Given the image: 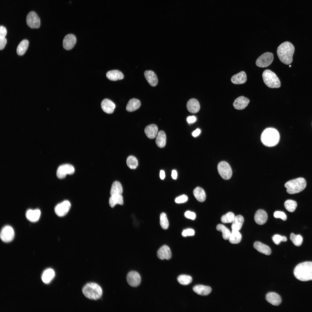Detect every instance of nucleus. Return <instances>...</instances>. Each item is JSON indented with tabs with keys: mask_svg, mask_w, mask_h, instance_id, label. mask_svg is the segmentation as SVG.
Here are the masks:
<instances>
[{
	"mask_svg": "<svg viewBox=\"0 0 312 312\" xmlns=\"http://www.w3.org/2000/svg\"><path fill=\"white\" fill-rule=\"evenodd\" d=\"M294 47L290 42H285L278 47L277 54L280 60L287 65L291 64L292 62Z\"/></svg>",
	"mask_w": 312,
	"mask_h": 312,
	"instance_id": "nucleus-1",
	"label": "nucleus"
},
{
	"mask_svg": "<svg viewBox=\"0 0 312 312\" xmlns=\"http://www.w3.org/2000/svg\"><path fill=\"white\" fill-rule=\"evenodd\" d=\"M295 277L302 281L312 280V262L300 263L295 268L294 272Z\"/></svg>",
	"mask_w": 312,
	"mask_h": 312,
	"instance_id": "nucleus-2",
	"label": "nucleus"
},
{
	"mask_svg": "<svg viewBox=\"0 0 312 312\" xmlns=\"http://www.w3.org/2000/svg\"><path fill=\"white\" fill-rule=\"evenodd\" d=\"M280 134L278 131L273 128L266 129L262 132L261 141L265 146L272 147L276 145L280 140Z\"/></svg>",
	"mask_w": 312,
	"mask_h": 312,
	"instance_id": "nucleus-3",
	"label": "nucleus"
},
{
	"mask_svg": "<svg viewBox=\"0 0 312 312\" xmlns=\"http://www.w3.org/2000/svg\"><path fill=\"white\" fill-rule=\"evenodd\" d=\"M82 292L87 298L92 300H96L102 296L103 291L101 287L95 283H89L83 287Z\"/></svg>",
	"mask_w": 312,
	"mask_h": 312,
	"instance_id": "nucleus-4",
	"label": "nucleus"
},
{
	"mask_svg": "<svg viewBox=\"0 0 312 312\" xmlns=\"http://www.w3.org/2000/svg\"><path fill=\"white\" fill-rule=\"evenodd\" d=\"M307 182L303 178L299 177L288 181L285 184L287 192L290 194L299 193L306 187Z\"/></svg>",
	"mask_w": 312,
	"mask_h": 312,
	"instance_id": "nucleus-5",
	"label": "nucleus"
},
{
	"mask_svg": "<svg viewBox=\"0 0 312 312\" xmlns=\"http://www.w3.org/2000/svg\"><path fill=\"white\" fill-rule=\"evenodd\" d=\"M262 77L265 84L271 88H278L281 86L280 81L276 75L271 70L267 69L263 72Z\"/></svg>",
	"mask_w": 312,
	"mask_h": 312,
	"instance_id": "nucleus-6",
	"label": "nucleus"
},
{
	"mask_svg": "<svg viewBox=\"0 0 312 312\" xmlns=\"http://www.w3.org/2000/svg\"><path fill=\"white\" fill-rule=\"evenodd\" d=\"M218 173L224 179L228 180L231 177L232 171L231 167L226 162L222 161L220 162L218 166Z\"/></svg>",
	"mask_w": 312,
	"mask_h": 312,
	"instance_id": "nucleus-7",
	"label": "nucleus"
},
{
	"mask_svg": "<svg viewBox=\"0 0 312 312\" xmlns=\"http://www.w3.org/2000/svg\"><path fill=\"white\" fill-rule=\"evenodd\" d=\"M273 58V55L272 53L269 52L265 53L257 59L256 62V65L260 67H267L272 63Z\"/></svg>",
	"mask_w": 312,
	"mask_h": 312,
	"instance_id": "nucleus-8",
	"label": "nucleus"
},
{
	"mask_svg": "<svg viewBox=\"0 0 312 312\" xmlns=\"http://www.w3.org/2000/svg\"><path fill=\"white\" fill-rule=\"evenodd\" d=\"M14 236V230L12 226L6 225L1 229L0 232V238L4 242H9L13 239Z\"/></svg>",
	"mask_w": 312,
	"mask_h": 312,
	"instance_id": "nucleus-9",
	"label": "nucleus"
},
{
	"mask_svg": "<svg viewBox=\"0 0 312 312\" xmlns=\"http://www.w3.org/2000/svg\"><path fill=\"white\" fill-rule=\"evenodd\" d=\"M75 172L73 166L70 164H66L60 166L56 172L57 177L60 179L64 178L67 174H72Z\"/></svg>",
	"mask_w": 312,
	"mask_h": 312,
	"instance_id": "nucleus-10",
	"label": "nucleus"
},
{
	"mask_svg": "<svg viewBox=\"0 0 312 312\" xmlns=\"http://www.w3.org/2000/svg\"><path fill=\"white\" fill-rule=\"evenodd\" d=\"M71 207L70 202L64 200L58 204L55 207L54 211L56 214L59 216L62 217L65 215L68 212Z\"/></svg>",
	"mask_w": 312,
	"mask_h": 312,
	"instance_id": "nucleus-11",
	"label": "nucleus"
},
{
	"mask_svg": "<svg viewBox=\"0 0 312 312\" xmlns=\"http://www.w3.org/2000/svg\"><path fill=\"white\" fill-rule=\"evenodd\" d=\"M27 25L32 28H38L40 26V20L37 14L34 11L29 12L26 18Z\"/></svg>",
	"mask_w": 312,
	"mask_h": 312,
	"instance_id": "nucleus-12",
	"label": "nucleus"
},
{
	"mask_svg": "<svg viewBox=\"0 0 312 312\" xmlns=\"http://www.w3.org/2000/svg\"><path fill=\"white\" fill-rule=\"evenodd\" d=\"M127 281L130 286L136 287L140 284L141 278L140 274L137 272L131 271L127 275Z\"/></svg>",
	"mask_w": 312,
	"mask_h": 312,
	"instance_id": "nucleus-13",
	"label": "nucleus"
},
{
	"mask_svg": "<svg viewBox=\"0 0 312 312\" xmlns=\"http://www.w3.org/2000/svg\"><path fill=\"white\" fill-rule=\"evenodd\" d=\"M75 36L72 34H68L65 36L63 41L64 48L66 50L72 49L75 46L76 42Z\"/></svg>",
	"mask_w": 312,
	"mask_h": 312,
	"instance_id": "nucleus-14",
	"label": "nucleus"
},
{
	"mask_svg": "<svg viewBox=\"0 0 312 312\" xmlns=\"http://www.w3.org/2000/svg\"><path fill=\"white\" fill-rule=\"evenodd\" d=\"M101 107L102 110L105 113L110 114L112 113L116 107L115 103L111 100L106 99H103L101 103Z\"/></svg>",
	"mask_w": 312,
	"mask_h": 312,
	"instance_id": "nucleus-15",
	"label": "nucleus"
},
{
	"mask_svg": "<svg viewBox=\"0 0 312 312\" xmlns=\"http://www.w3.org/2000/svg\"><path fill=\"white\" fill-rule=\"evenodd\" d=\"M157 255L158 257L161 260L169 259L172 256L170 248L167 245L163 246L158 250Z\"/></svg>",
	"mask_w": 312,
	"mask_h": 312,
	"instance_id": "nucleus-16",
	"label": "nucleus"
},
{
	"mask_svg": "<svg viewBox=\"0 0 312 312\" xmlns=\"http://www.w3.org/2000/svg\"><path fill=\"white\" fill-rule=\"evenodd\" d=\"M249 102V99L243 96H240L235 100L233 106L236 109L242 110L248 105Z\"/></svg>",
	"mask_w": 312,
	"mask_h": 312,
	"instance_id": "nucleus-17",
	"label": "nucleus"
},
{
	"mask_svg": "<svg viewBox=\"0 0 312 312\" xmlns=\"http://www.w3.org/2000/svg\"><path fill=\"white\" fill-rule=\"evenodd\" d=\"M267 219V214L264 210L259 209L256 212L255 215L254 219L255 222L258 224H264L266 222Z\"/></svg>",
	"mask_w": 312,
	"mask_h": 312,
	"instance_id": "nucleus-18",
	"label": "nucleus"
},
{
	"mask_svg": "<svg viewBox=\"0 0 312 312\" xmlns=\"http://www.w3.org/2000/svg\"><path fill=\"white\" fill-rule=\"evenodd\" d=\"M40 214L41 212L39 209H29L26 211V216L27 219L29 221L31 222H36L39 220Z\"/></svg>",
	"mask_w": 312,
	"mask_h": 312,
	"instance_id": "nucleus-19",
	"label": "nucleus"
},
{
	"mask_svg": "<svg viewBox=\"0 0 312 312\" xmlns=\"http://www.w3.org/2000/svg\"><path fill=\"white\" fill-rule=\"evenodd\" d=\"M266 298L268 302L275 306L279 305L281 302L280 296L274 292L268 293L266 295Z\"/></svg>",
	"mask_w": 312,
	"mask_h": 312,
	"instance_id": "nucleus-20",
	"label": "nucleus"
},
{
	"mask_svg": "<svg viewBox=\"0 0 312 312\" xmlns=\"http://www.w3.org/2000/svg\"><path fill=\"white\" fill-rule=\"evenodd\" d=\"M193 289L197 294L202 296L208 295L212 290L211 287L209 286L201 285L195 286L193 287Z\"/></svg>",
	"mask_w": 312,
	"mask_h": 312,
	"instance_id": "nucleus-21",
	"label": "nucleus"
},
{
	"mask_svg": "<svg viewBox=\"0 0 312 312\" xmlns=\"http://www.w3.org/2000/svg\"><path fill=\"white\" fill-rule=\"evenodd\" d=\"M158 128L157 126L154 124L147 126L144 129L145 133L148 138L153 139L155 138L158 133Z\"/></svg>",
	"mask_w": 312,
	"mask_h": 312,
	"instance_id": "nucleus-22",
	"label": "nucleus"
},
{
	"mask_svg": "<svg viewBox=\"0 0 312 312\" xmlns=\"http://www.w3.org/2000/svg\"><path fill=\"white\" fill-rule=\"evenodd\" d=\"M145 77L150 85L152 86H156L158 83V79L154 72L151 70H146L144 73Z\"/></svg>",
	"mask_w": 312,
	"mask_h": 312,
	"instance_id": "nucleus-23",
	"label": "nucleus"
},
{
	"mask_svg": "<svg viewBox=\"0 0 312 312\" xmlns=\"http://www.w3.org/2000/svg\"><path fill=\"white\" fill-rule=\"evenodd\" d=\"M231 80L232 83L234 84H243L247 80L246 75L245 72L242 71L233 76Z\"/></svg>",
	"mask_w": 312,
	"mask_h": 312,
	"instance_id": "nucleus-24",
	"label": "nucleus"
},
{
	"mask_svg": "<svg viewBox=\"0 0 312 312\" xmlns=\"http://www.w3.org/2000/svg\"><path fill=\"white\" fill-rule=\"evenodd\" d=\"M254 247L259 252L266 255H269L271 254V250L270 248L268 246L262 243L257 241L253 244Z\"/></svg>",
	"mask_w": 312,
	"mask_h": 312,
	"instance_id": "nucleus-25",
	"label": "nucleus"
},
{
	"mask_svg": "<svg viewBox=\"0 0 312 312\" xmlns=\"http://www.w3.org/2000/svg\"><path fill=\"white\" fill-rule=\"evenodd\" d=\"M187 107L188 111L192 113L198 112L200 109V105L198 101L196 99H192L187 102Z\"/></svg>",
	"mask_w": 312,
	"mask_h": 312,
	"instance_id": "nucleus-26",
	"label": "nucleus"
},
{
	"mask_svg": "<svg viewBox=\"0 0 312 312\" xmlns=\"http://www.w3.org/2000/svg\"><path fill=\"white\" fill-rule=\"evenodd\" d=\"M106 76L108 79L113 81L121 80L124 78L122 73L118 70L109 71L107 72Z\"/></svg>",
	"mask_w": 312,
	"mask_h": 312,
	"instance_id": "nucleus-27",
	"label": "nucleus"
},
{
	"mask_svg": "<svg viewBox=\"0 0 312 312\" xmlns=\"http://www.w3.org/2000/svg\"><path fill=\"white\" fill-rule=\"evenodd\" d=\"M140 101L136 99H132L129 100L126 107V109L129 112H132L138 109L140 107Z\"/></svg>",
	"mask_w": 312,
	"mask_h": 312,
	"instance_id": "nucleus-28",
	"label": "nucleus"
},
{
	"mask_svg": "<svg viewBox=\"0 0 312 312\" xmlns=\"http://www.w3.org/2000/svg\"><path fill=\"white\" fill-rule=\"evenodd\" d=\"M157 145L159 147H164L166 143V136L165 132L163 131H159L157 133L155 140Z\"/></svg>",
	"mask_w": 312,
	"mask_h": 312,
	"instance_id": "nucleus-29",
	"label": "nucleus"
},
{
	"mask_svg": "<svg viewBox=\"0 0 312 312\" xmlns=\"http://www.w3.org/2000/svg\"><path fill=\"white\" fill-rule=\"evenodd\" d=\"M55 274L54 271L52 269H47L44 271L42 274V280L45 283H49L53 279Z\"/></svg>",
	"mask_w": 312,
	"mask_h": 312,
	"instance_id": "nucleus-30",
	"label": "nucleus"
},
{
	"mask_svg": "<svg viewBox=\"0 0 312 312\" xmlns=\"http://www.w3.org/2000/svg\"><path fill=\"white\" fill-rule=\"evenodd\" d=\"M109 204L112 207H114L117 204L123 205V200L122 195L114 194L111 195L109 200Z\"/></svg>",
	"mask_w": 312,
	"mask_h": 312,
	"instance_id": "nucleus-31",
	"label": "nucleus"
},
{
	"mask_svg": "<svg viewBox=\"0 0 312 312\" xmlns=\"http://www.w3.org/2000/svg\"><path fill=\"white\" fill-rule=\"evenodd\" d=\"M244 222V218L242 216L238 215L235 216L231 225L232 230L239 231L241 229Z\"/></svg>",
	"mask_w": 312,
	"mask_h": 312,
	"instance_id": "nucleus-32",
	"label": "nucleus"
},
{
	"mask_svg": "<svg viewBox=\"0 0 312 312\" xmlns=\"http://www.w3.org/2000/svg\"><path fill=\"white\" fill-rule=\"evenodd\" d=\"M194 195L196 199L199 201L203 202L206 199V196L204 190L200 187H197L193 191Z\"/></svg>",
	"mask_w": 312,
	"mask_h": 312,
	"instance_id": "nucleus-33",
	"label": "nucleus"
},
{
	"mask_svg": "<svg viewBox=\"0 0 312 312\" xmlns=\"http://www.w3.org/2000/svg\"><path fill=\"white\" fill-rule=\"evenodd\" d=\"M29 41L27 40H22L18 44L16 52L18 55H22L26 52L29 45Z\"/></svg>",
	"mask_w": 312,
	"mask_h": 312,
	"instance_id": "nucleus-34",
	"label": "nucleus"
},
{
	"mask_svg": "<svg viewBox=\"0 0 312 312\" xmlns=\"http://www.w3.org/2000/svg\"><path fill=\"white\" fill-rule=\"evenodd\" d=\"M242 238V235L239 231L232 230L229 240L231 244H237L240 242Z\"/></svg>",
	"mask_w": 312,
	"mask_h": 312,
	"instance_id": "nucleus-35",
	"label": "nucleus"
},
{
	"mask_svg": "<svg viewBox=\"0 0 312 312\" xmlns=\"http://www.w3.org/2000/svg\"><path fill=\"white\" fill-rule=\"evenodd\" d=\"M123 189L121 183L118 181H115L112 184L110 192L111 195L114 194L122 195Z\"/></svg>",
	"mask_w": 312,
	"mask_h": 312,
	"instance_id": "nucleus-36",
	"label": "nucleus"
},
{
	"mask_svg": "<svg viewBox=\"0 0 312 312\" xmlns=\"http://www.w3.org/2000/svg\"><path fill=\"white\" fill-rule=\"evenodd\" d=\"M216 229L218 231L222 232V237L224 239H229L231 232L228 229L221 224H218Z\"/></svg>",
	"mask_w": 312,
	"mask_h": 312,
	"instance_id": "nucleus-37",
	"label": "nucleus"
},
{
	"mask_svg": "<svg viewBox=\"0 0 312 312\" xmlns=\"http://www.w3.org/2000/svg\"><path fill=\"white\" fill-rule=\"evenodd\" d=\"M178 282L181 284L186 285L190 284L192 281V277L189 275L182 274L179 275L177 278Z\"/></svg>",
	"mask_w": 312,
	"mask_h": 312,
	"instance_id": "nucleus-38",
	"label": "nucleus"
},
{
	"mask_svg": "<svg viewBox=\"0 0 312 312\" xmlns=\"http://www.w3.org/2000/svg\"><path fill=\"white\" fill-rule=\"evenodd\" d=\"M127 164L128 167L131 169H134L137 168L138 162L136 158L133 156H130L127 159Z\"/></svg>",
	"mask_w": 312,
	"mask_h": 312,
	"instance_id": "nucleus-39",
	"label": "nucleus"
},
{
	"mask_svg": "<svg viewBox=\"0 0 312 312\" xmlns=\"http://www.w3.org/2000/svg\"><path fill=\"white\" fill-rule=\"evenodd\" d=\"M284 205L285 208L288 211L293 212L295 210L297 204L294 200H288L285 202Z\"/></svg>",
	"mask_w": 312,
	"mask_h": 312,
	"instance_id": "nucleus-40",
	"label": "nucleus"
},
{
	"mask_svg": "<svg viewBox=\"0 0 312 312\" xmlns=\"http://www.w3.org/2000/svg\"><path fill=\"white\" fill-rule=\"evenodd\" d=\"M290 238L293 244L296 246H300L303 242L302 237L300 235H296L293 233H291Z\"/></svg>",
	"mask_w": 312,
	"mask_h": 312,
	"instance_id": "nucleus-41",
	"label": "nucleus"
},
{
	"mask_svg": "<svg viewBox=\"0 0 312 312\" xmlns=\"http://www.w3.org/2000/svg\"><path fill=\"white\" fill-rule=\"evenodd\" d=\"M235 216L232 212H230L223 216L221 218V221L223 223H227L233 222Z\"/></svg>",
	"mask_w": 312,
	"mask_h": 312,
	"instance_id": "nucleus-42",
	"label": "nucleus"
},
{
	"mask_svg": "<svg viewBox=\"0 0 312 312\" xmlns=\"http://www.w3.org/2000/svg\"><path fill=\"white\" fill-rule=\"evenodd\" d=\"M160 223L161 228L164 229H167L169 226V222L165 213H162L160 216Z\"/></svg>",
	"mask_w": 312,
	"mask_h": 312,
	"instance_id": "nucleus-43",
	"label": "nucleus"
},
{
	"mask_svg": "<svg viewBox=\"0 0 312 312\" xmlns=\"http://www.w3.org/2000/svg\"><path fill=\"white\" fill-rule=\"evenodd\" d=\"M274 242L276 245L279 244L281 242H285L287 240V237L285 236H281L279 235H274L272 237Z\"/></svg>",
	"mask_w": 312,
	"mask_h": 312,
	"instance_id": "nucleus-44",
	"label": "nucleus"
},
{
	"mask_svg": "<svg viewBox=\"0 0 312 312\" xmlns=\"http://www.w3.org/2000/svg\"><path fill=\"white\" fill-rule=\"evenodd\" d=\"M188 199L187 196L183 194L177 197L175 199V202L177 203H184L187 202Z\"/></svg>",
	"mask_w": 312,
	"mask_h": 312,
	"instance_id": "nucleus-45",
	"label": "nucleus"
},
{
	"mask_svg": "<svg viewBox=\"0 0 312 312\" xmlns=\"http://www.w3.org/2000/svg\"><path fill=\"white\" fill-rule=\"evenodd\" d=\"M274 217L276 218H280L284 221L286 220L287 217L286 214L283 212L277 211L274 213Z\"/></svg>",
	"mask_w": 312,
	"mask_h": 312,
	"instance_id": "nucleus-46",
	"label": "nucleus"
},
{
	"mask_svg": "<svg viewBox=\"0 0 312 312\" xmlns=\"http://www.w3.org/2000/svg\"><path fill=\"white\" fill-rule=\"evenodd\" d=\"M194 234L195 231L193 229L189 228L184 230L182 233V235L183 236L186 237L187 236H193Z\"/></svg>",
	"mask_w": 312,
	"mask_h": 312,
	"instance_id": "nucleus-47",
	"label": "nucleus"
},
{
	"mask_svg": "<svg viewBox=\"0 0 312 312\" xmlns=\"http://www.w3.org/2000/svg\"><path fill=\"white\" fill-rule=\"evenodd\" d=\"M184 215L187 218L192 220H194L196 218V215L194 212L189 211L185 212Z\"/></svg>",
	"mask_w": 312,
	"mask_h": 312,
	"instance_id": "nucleus-48",
	"label": "nucleus"
},
{
	"mask_svg": "<svg viewBox=\"0 0 312 312\" xmlns=\"http://www.w3.org/2000/svg\"><path fill=\"white\" fill-rule=\"evenodd\" d=\"M7 33V30L3 26L0 27V37H5Z\"/></svg>",
	"mask_w": 312,
	"mask_h": 312,
	"instance_id": "nucleus-49",
	"label": "nucleus"
},
{
	"mask_svg": "<svg viewBox=\"0 0 312 312\" xmlns=\"http://www.w3.org/2000/svg\"><path fill=\"white\" fill-rule=\"evenodd\" d=\"M7 43V40L5 37H0V49H3Z\"/></svg>",
	"mask_w": 312,
	"mask_h": 312,
	"instance_id": "nucleus-50",
	"label": "nucleus"
},
{
	"mask_svg": "<svg viewBox=\"0 0 312 312\" xmlns=\"http://www.w3.org/2000/svg\"><path fill=\"white\" fill-rule=\"evenodd\" d=\"M187 122L190 123H192L195 122L196 120V118L194 116H190L188 117L187 119Z\"/></svg>",
	"mask_w": 312,
	"mask_h": 312,
	"instance_id": "nucleus-51",
	"label": "nucleus"
},
{
	"mask_svg": "<svg viewBox=\"0 0 312 312\" xmlns=\"http://www.w3.org/2000/svg\"><path fill=\"white\" fill-rule=\"evenodd\" d=\"M200 130L199 129H197L192 132V135L194 137H197L200 134Z\"/></svg>",
	"mask_w": 312,
	"mask_h": 312,
	"instance_id": "nucleus-52",
	"label": "nucleus"
},
{
	"mask_svg": "<svg viewBox=\"0 0 312 312\" xmlns=\"http://www.w3.org/2000/svg\"><path fill=\"white\" fill-rule=\"evenodd\" d=\"M172 178L174 179H176L177 178V171L175 170H173L172 171Z\"/></svg>",
	"mask_w": 312,
	"mask_h": 312,
	"instance_id": "nucleus-53",
	"label": "nucleus"
},
{
	"mask_svg": "<svg viewBox=\"0 0 312 312\" xmlns=\"http://www.w3.org/2000/svg\"><path fill=\"white\" fill-rule=\"evenodd\" d=\"M165 173L163 170H161L160 172V177L161 179H164L165 177Z\"/></svg>",
	"mask_w": 312,
	"mask_h": 312,
	"instance_id": "nucleus-54",
	"label": "nucleus"
},
{
	"mask_svg": "<svg viewBox=\"0 0 312 312\" xmlns=\"http://www.w3.org/2000/svg\"><path fill=\"white\" fill-rule=\"evenodd\" d=\"M291 65H289V67H291Z\"/></svg>",
	"mask_w": 312,
	"mask_h": 312,
	"instance_id": "nucleus-55",
	"label": "nucleus"
}]
</instances>
